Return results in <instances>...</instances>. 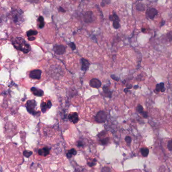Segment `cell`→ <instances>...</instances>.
I'll list each match as a JSON object with an SVG mask.
<instances>
[{"mask_svg":"<svg viewBox=\"0 0 172 172\" xmlns=\"http://www.w3.org/2000/svg\"><path fill=\"white\" fill-rule=\"evenodd\" d=\"M12 44L17 50L21 51L24 53H28L31 50L29 44L21 37H16L12 41Z\"/></svg>","mask_w":172,"mask_h":172,"instance_id":"6da1fadb","label":"cell"},{"mask_svg":"<svg viewBox=\"0 0 172 172\" xmlns=\"http://www.w3.org/2000/svg\"><path fill=\"white\" fill-rule=\"evenodd\" d=\"M37 106V103L36 101L34 99L31 100H29L27 102L26 104V107L27 111L30 114L33 116L37 115L38 113H40V112H37L35 110V107Z\"/></svg>","mask_w":172,"mask_h":172,"instance_id":"7a4b0ae2","label":"cell"},{"mask_svg":"<svg viewBox=\"0 0 172 172\" xmlns=\"http://www.w3.org/2000/svg\"><path fill=\"white\" fill-rule=\"evenodd\" d=\"M106 119H107V114L105 111H103L98 112L95 117V121L99 123H104Z\"/></svg>","mask_w":172,"mask_h":172,"instance_id":"3957f363","label":"cell"},{"mask_svg":"<svg viewBox=\"0 0 172 172\" xmlns=\"http://www.w3.org/2000/svg\"><path fill=\"white\" fill-rule=\"evenodd\" d=\"M83 20L86 23H91L94 21V14L91 11H87L83 13Z\"/></svg>","mask_w":172,"mask_h":172,"instance_id":"277c9868","label":"cell"},{"mask_svg":"<svg viewBox=\"0 0 172 172\" xmlns=\"http://www.w3.org/2000/svg\"><path fill=\"white\" fill-rule=\"evenodd\" d=\"M55 53L58 55H63L66 51V47L62 44H56L53 47Z\"/></svg>","mask_w":172,"mask_h":172,"instance_id":"5b68a950","label":"cell"},{"mask_svg":"<svg viewBox=\"0 0 172 172\" xmlns=\"http://www.w3.org/2000/svg\"><path fill=\"white\" fill-rule=\"evenodd\" d=\"M42 72L40 70L35 69L30 72L29 76L33 79H40Z\"/></svg>","mask_w":172,"mask_h":172,"instance_id":"8992f818","label":"cell"},{"mask_svg":"<svg viewBox=\"0 0 172 172\" xmlns=\"http://www.w3.org/2000/svg\"><path fill=\"white\" fill-rule=\"evenodd\" d=\"M158 12L157 10L154 8L148 9L146 12V15L147 18L150 19H153L157 15Z\"/></svg>","mask_w":172,"mask_h":172,"instance_id":"52a82bcc","label":"cell"},{"mask_svg":"<svg viewBox=\"0 0 172 172\" xmlns=\"http://www.w3.org/2000/svg\"><path fill=\"white\" fill-rule=\"evenodd\" d=\"M51 106H52V104L50 101H49L47 102H42V104L40 105L41 109H42V112L43 113H44L47 112V109H50Z\"/></svg>","mask_w":172,"mask_h":172,"instance_id":"ba28073f","label":"cell"},{"mask_svg":"<svg viewBox=\"0 0 172 172\" xmlns=\"http://www.w3.org/2000/svg\"><path fill=\"white\" fill-rule=\"evenodd\" d=\"M68 119L70 121L74 124L77 123L79 121V117L77 113H71L68 116Z\"/></svg>","mask_w":172,"mask_h":172,"instance_id":"9c48e42d","label":"cell"},{"mask_svg":"<svg viewBox=\"0 0 172 172\" xmlns=\"http://www.w3.org/2000/svg\"><path fill=\"white\" fill-rule=\"evenodd\" d=\"M89 85L91 87L98 88L101 86V82L99 81L98 79L94 78L91 79L90 81V83H89Z\"/></svg>","mask_w":172,"mask_h":172,"instance_id":"30bf717a","label":"cell"},{"mask_svg":"<svg viewBox=\"0 0 172 172\" xmlns=\"http://www.w3.org/2000/svg\"><path fill=\"white\" fill-rule=\"evenodd\" d=\"M81 61L82 63V70L83 71H87L88 69L89 66H90V63H89L87 60L84 59V58H82L81 59Z\"/></svg>","mask_w":172,"mask_h":172,"instance_id":"8fae6325","label":"cell"},{"mask_svg":"<svg viewBox=\"0 0 172 172\" xmlns=\"http://www.w3.org/2000/svg\"><path fill=\"white\" fill-rule=\"evenodd\" d=\"M30 90L31 91L32 94L34 95L37 96V97H42L44 94V92L42 89H40L36 87H32L31 88Z\"/></svg>","mask_w":172,"mask_h":172,"instance_id":"7c38bea8","label":"cell"},{"mask_svg":"<svg viewBox=\"0 0 172 172\" xmlns=\"http://www.w3.org/2000/svg\"><path fill=\"white\" fill-rule=\"evenodd\" d=\"M50 149L49 147H45L38 150V154L40 156H47L50 153Z\"/></svg>","mask_w":172,"mask_h":172,"instance_id":"4fadbf2b","label":"cell"},{"mask_svg":"<svg viewBox=\"0 0 172 172\" xmlns=\"http://www.w3.org/2000/svg\"><path fill=\"white\" fill-rule=\"evenodd\" d=\"M161 92H164L165 91V88H164V83H160V84H157L156 85V89L154 90L156 93L157 94L160 91Z\"/></svg>","mask_w":172,"mask_h":172,"instance_id":"5bb4252c","label":"cell"},{"mask_svg":"<svg viewBox=\"0 0 172 172\" xmlns=\"http://www.w3.org/2000/svg\"><path fill=\"white\" fill-rule=\"evenodd\" d=\"M109 20L111 21H120V20L118 16L117 15V14L115 12L113 13L112 15H109Z\"/></svg>","mask_w":172,"mask_h":172,"instance_id":"9a60e30c","label":"cell"},{"mask_svg":"<svg viewBox=\"0 0 172 172\" xmlns=\"http://www.w3.org/2000/svg\"><path fill=\"white\" fill-rule=\"evenodd\" d=\"M145 5L142 3H138L136 5V9L137 11L140 12H142L145 10Z\"/></svg>","mask_w":172,"mask_h":172,"instance_id":"2e32d148","label":"cell"},{"mask_svg":"<svg viewBox=\"0 0 172 172\" xmlns=\"http://www.w3.org/2000/svg\"><path fill=\"white\" fill-rule=\"evenodd\" d=\"M76 154H77L76 150L74 149H72L70 150H69L68 153L66 154V156L68 159H70V158L72 157V156H75Z\"/></svg>","mask_w":172,"mask_h":172,"instance_id":"e0dca14e","label":"cell"},{"mask_svg":"<svg viewBox=\"0 0 172 172\" xmlns=\"http://www.w3.org/2000/svg\"><path fill=\"white\" fill-rule=\"evenodd\" d=\"M38 24H39V26L40 28H43L44 26V19L43 16H39L38 18Z\"/></svg>","mask_w":172,"mask_h":172,"instance_id":"ac0fdd59","label":"cell"},{"mask_svg":"<svg viewBox=\"0 0 172 172\" xmlns=\"http://www.w3.org/2000/svg\"><path fill=\"white\" fill-rule=\"evenodd\" d=\"M103 92L104 93V95L106 97H111L112 92L110 91L107 87L104 86L103 88Z\"/></svg>","mask_w":172,"mask_h":172,"instance_id":"d6986e66","label":"cell"},{"mask_svg":"<svg viewBox=\"0 0 172 172\" xmlns=\"http://www.w3.org/2000/svg\"><path fill=\"white\" fill-rule=\"evenodd\" d=\"M141 153L142 155L144 157H146L148 154L149 153V149L147 148H142L140 149Z\"/></svg>","mask_w":172,"mask_h":172,"instance_id":"ffe728a7","label":"cell"},{"mask_svg":"<svg viewBox=\"0 0 172 172\" xmlns=\"http://www.w3.org/2000/svg\"><path fill=\"white\" fill-rule=\"evenodd\" d=\"M37 34V31L33 30H30L27 32V37H30L34 35H35Z\"/></svg>","mask_w":172,"mask_h":172,"instance_id":"44dd1931","label":"cell"},{"mask_svg":"<svg viewBox=\"0 0 172 172\" xmlns=\"http://www.w3.org/2000/svg\"><path fill=\"white\" fill-rule=\"evenodd\" d=\"M23 156H25L26 157H29L32 155V152H31V151L26 150H24L23 151Z\"/></svg>","mask_w":172,"mask_h":172,"instance_id":"7402d4cb","label":"cell"},{"mask_svg":"<svg viewBox=\"0 0 172 172\" xmlns=\"http://www.w3.org/2000/svg\"><path fill=\"white\" fill-rule=\"evenodd\" d=\"M113 26L115 29H119L120 27V21H114L113 23Z\"/></svg>","mask_w":172,"mask_h":172,"instance_id":"603a6c76","label":"cell"},{"mask_svg":"<svg viewBox=\"0 0 172 172\" xmlns=\"http://www.w3.org/2000/svg\"><path fill=\"white\" fill-rule=\"evenodd\" d=\"M109 137H106V138L102 139V140H101V143L102 144V145H106V144H108L109 141Z\"/></svg>","mask_w":172,"mask_h":172,"instance_id":"cb8c5ba5","label":"cell"},{"mask_svg":"<svg viewBox=\"0 0 172 172\" xmlns=\"http://www.w3.org/2000/svg\"><path fill=\"white\" fill-rule=\"evenodd\" d=\"M111 3V0H102L101 2V6L104 7L106 5L109 4Z\"/></svg>","mask_w":172,"mask_h":172,"instance_id":"d4e9b609","label":"cell"},{"mask_svg":"<svg viewBox=\"0 0 172 172\" xmlns=\"http://www.w3.org/2000/svg\"><path fill=\"white\" fill-rule=\"evenodd\" d=\"M96 163H97V160L95 159H94V160H92V161H91V162H88L87 164L89 167H93L96 164Z\"/></svg>","mask_w":172,"mask_h":172,"instance_id":"484cf974","label":"cell"},{"mask_svg":"<svg viewBox=\"0 0 172 172\" xmlns=\"http://www.w3.org/2000/svg\"><path fill=\"white\" fill-rule=\"evenodd\" d=\"M125 141L127 144L130 145L131 143V138L130 136H126L125 138Z\"/></svg>","mask_w":172,"mask_h":172,"instance_id":"4316f807","label":"cell"},{"mask_svg":"<svg viewBox=\"0 0 172 172\" xmlns=\"http://www.w3.org/2000/svg\"><path fill=\"white\" fill-rule=\"evenodd\" d=\"M137 111H138V112L141 113L143 111V107L142 106H141V105H138V106H137Z\"/></svg>","mask_w":172,"mask_h":172,"instance_id":"83f0119b","label":"cell"},{"mask_svg":"<svg viewBox=\"0 0 172 172\" xmlns=\"http://www.w3.org/2000/svg\"><path fill=\"white\" fill-rule=\"evenodd\" d=\"M168 149H169L170 151H172V142L171 140H170L168 142Z\"/></svg>","mask_w":172,"mask_h":172,"instance_id":"f1b7e54d","label":"cell"},{"mask_svg":"<svg viewBox=\"0 0 172 172\" xmlns=\"http://www.w3.org/2000/svg\"><path fill=\"white\" fill-rule=\"evenodd\" d=\"M69 46L71 48V49L73 50H75L76 49V46L74 43H69Z\"/></svg>","mask_w":172,"mask_h":172,"instance_id":"f546056e","label":"cell"},{"mask_svg":"<svg viewBox=\"0 0 172 172\" xmlns=\"http://www.w3.org/2000/svg\"><path fill=\"white\" fill-rule=\"evenodd\" d=\"M141 113L142 114V115H143V117H144V118H147L148 117L147 113H146V112H144V111H143V112H142Z\"/></svg>","mask_w":172,"mask_h":172,"instance_id":"4dcf8cb0","label":"cell"},{"mask_svg":"<svg viewBox=\"0 0 172 172\" xmlns=\"http://www.w3.org/2000/svg\"><path fill=\"white\" fill-rule=\"evenodd\" d=\"M35 38L34 37H33V36H30V37H28V40L29 41H33L34 40H35Z\"/></svg>","mask_w":172,"mask_h":172,"instance_id":"1f68e13d","label":"cell"},{"mask_svg":"<svg viewBox=\"0 0 172 172\" xmlns=\"http://www.w3.org/2000/svg\"><path fill=\"white\" fill-rule=\"evenodd\" d=\"M77 146L78 147L83 146V143H82V142L81 141H78V144H77Z\"/></svg>","mask_w":172,"mask_h":172,"instance_id":"d6a6232c","label":"cell"},{"mask_svg":"<svg viewBox=\"0 0 172 172\" xmlns=\"http://www.w3.org/2000/svg\"><path fill=\"white\" fill-rule=\"evenodd\" d=\"M111 77L113 79L116 80H117V81H118V80H118V79H119L118 78H117V77H116L115 75H112V76H111Z\"/></svg>","mask_w":172,"mask_h":172,"instance_id":"836d02e7","label":"cell"},{"mask_svg":"<svg viewBox=\"0 0 172 172\" xmlns=\"http://www.w3.org/2000/svg\"><path fill=\"white\" fill-rule=\"evenodd\" d=\"M59 10L60 12H66V11H65V10L63 8L61 7L59 8Z\"/></svg>","mask_w":172,"mask_h":172,"instance_id":"e575fe53","label":"cell"},{"mask_svg":"<svg viewBox=\"0 0 172 172\" xmlns=\"http://www.w3.org/2000/svg\"><path fill=\"white\" fill-rule=\"evenodd\" d=\"M37 1H39V0H29V1L30 2H36Z\"/></svg>","mask_w":172,"mask_h":172,"instance_id":"d590c367","label":"cell"},{"mask_svg":"<svg viewBox=\"0 0 172 172\" xmlns=\"http://www.w3.org/2000/svg\"><path fill=\"white\" fill-rule=\"evenodd\" d=\"M138 86H134V88L135 89H136V88L137 89V88H138Z\"/></svg>","mask_w":172,"mask_h":172,"instance_id":"8d00e7d4","label":"cell"},{"mask_svg":"<svg viewBox=\"0 0 172 172\" xmlns=\"http://www.w3.org/2000/svg\"><path fill=\"white\" fill-rule=\"evenodd\" d=\"M73 1H77V0H73Z\"/></svg>","mask_w":172,"mask_h":172,"instance_id":"74e56055","label":"cell"}]
</instances>
